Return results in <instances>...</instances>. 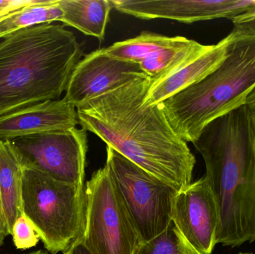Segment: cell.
<instances>
[{"instance_id": "3", "label": "cell", "mask_w": 255, "mask_h": 254, "mask_svg": "<svg viewBox=\"0 0 255 254\" xmlns=\"http://www.w3.org/2000/svg\"><path fill=\"white\" fill-rule=\"evenodd\" d=\"M83 46L64 25L23 28L0 42V116L60 99Z\"/></svg>"}, {"instance_id": "16", "label": "cell", "mask_w": 255, "mask_h": 254, "mask_svg": "<svg viewBox=\"0 0 255 254\" xmlns=\"http://www.w3.org/2000/svg\"><path fill=\"white\" fill-rule=\"evenodd\" d=\"M61 22L103 41L111 10L109 0H58Z\"/></svg>"}, {"instance_id": "28", "label": "cell", "mask_w": 255, "mask_h": 254, "mask_svg": "<svg viewBox=\"0 0 255 254\" xmlns=\"http://www.w3.org/2000/svg\"><path fill=\"white\" fill-rule=\"evenodd\" d=\"M244 254V253H241V254Z\"/></svg>"}, {"instance_id": "6", "label": "cell", "mask_w": 255, "mask_h": 254, "mask_svg": "<svg viewBox=\"0 0 255 254\" xmlns=\"http://www.w3.org/2000/svg\"><path fill=\"white\" fill-rule=\"evenodd\" d=\"M106 152V166L141 243L152 240L172 222L177 191L114 149Z\"/></svg>"}, {"instance_id": "24", "label": "cell", "mask_w": 255, "mask_h": 254, "mask_svg": "<svg viewBox=\"0 0 255 254\" xmlns=\"http://www.w3.org/2000/svg\"><path fill=\"white\" fill-rule=\"evenodd\" d=\"M64 254H93L87 249L86 246L82 243V240L76 242L74 245L71 246Z\"/></svg>"}, {"instance_id": "5", "label": "cell", "mask_w": 255, "mask_h": 254, "mask_svg": "<svg viewBox=\"0 0 255 254\" xmlns=\"http://www.w3.org/2000/svg\"><path fill=\"white\" fill-rule=\"evenodd\" d=\"M21 207L22 214L50 254L64 253L82 237L83 185L59 181L33 167H23Z\"/></svg>"}, {"instance_id": "13", "label": "cell", "mask_w": 255, "mask_h": 254, "mask_svg": "<svg viewBox=\"0 0 255 254\" xmlns=\"http://www.w3.org/2000/svg\"><path fill=\"white\" fill-rule=\"evenodd\" d=\"M229 36L212 45L208 52L189 63L163 80L150 85L145 96L146 105H156L187 86L199 82L212 73L222 64L227 55Z\"/></svg>"}, {"instance_id": "10", "label": "cell", "mask_w": 255, "mask_h": 254, "mask_svg": "<svg viewBox=\"0 0 255 254\" xmlns=\"http://www.w3.org/2000/svg\"><path fill=\"white\" fill-rule=\"evenodd\" d=\"M172 222L187 243L201 254H211L219 225L217 203L205 177L177 192Z\"/></svg>"}, {"instance_id": "23", "label": "cell", "mask_w": 255, "mask_h": 254, "mask_svg": "<svg viewBox=\"0 0 255 254\" xmlns=\"http://www.w3.org/2000/svg\"><path fill=\"white\" fill-rule=\"evenodd\" d=\"M10 235L7 229V222L4 217V211H3L2 204H1V198H0V247L4 243V239Z\"/></svg>"}, {"instance_id": "2", "label": "cell", "mask_w": 255, "mask_h": 254, "mask_svg": "<svg viewBox=\"0 0 255 254\" xmlns=\"http://www.w3.org/2000/svg\"><path fill=\"white\" fill-rule=\"evenodd\" d=\"M219 215L216 244L255 242V135L247 104L208 124L193 142Z\"/></svg>"}, {"instance_id": "29", "label": "cell", "mask_w": 255, "mask_h": 254, "mask_svg": "<svg viewBox=\"0 0 255 254\" xmlns=\"http://www.w3.org/2000/svg\"><path fill=\"white\" fill-rule=\"evenodd\" d=\"M1 17H2V16H1ZM0 18H1V17H0Z\"/></svg>"}, {"instance_id": "7", "label": "cell", "mask_w": 255, "mask_h": 254, "mask_svg": "<svg viewBox=\"0 0 255 254\" xmlns=\"http://www.w3.org/2000/svg\"><path fill=\"white\" fill-rule=\"evenodd\" d=\"M81 240L93 254H133L141 243L106 166L87 182Z\"/></svg>"}, {"instance_id": "20", "label": "cell", "mask_w": 255, "mask_h": 254, "mask_svg": "<svg viewBox=\"0 0 255 254\" xmlns=\"http://www.w3.org/2000/svg\"><path fill=\"white\" fill-rule=\"evenodd\" d=\"M11 236L15 247L19 250L34 247L40 240L32 225L23 214L15 222Z\"/></svg>"}, {"instance_id": "17", "label": "cell", "mask_w": 255, "mask_h": 254, "mask_svg": "<svg viewBox=\"0 0 255 254\" xmlns=\"http://www.w3.org/2000/svg\"><path fill=\"white\" fill-rule=\"evenodd\" d=\"M62 16L58 0H34L32 4L0 18V39L23 28L61 22Z\"/></svg>"}, {"instance_id": "19", "label": "cell", "mask_w": 255, "mask_h": 254, "mask_svg": "<svg viewBox=\"0 0 255 254\" xmlns=\"http://www.w3.org/2000/svg\"><path fill=\"white\" fill-rule=\"evenodd\" d=\"M133 254H201L193 249L172 222L157 237L140 243Z\"/></svg>"}, {"instance_id": "25", "label": "cell", "mask_w": 255, "mask_h": 254, "mask_svg": "<svg viewBox=\"0 0 255 254\" xmlns=\"http://www.w3.org/2000/svg\"><path fill=\"white\" fill-rule=\"evenodd\" d=\"M247 105L252 113H255V88L247 98Z\"/></svg>"}, {"instance_id": "27", "label": "cell", "mask_w": 255, "mask_h": 254, "mask_svg": "<svg viewBox=\"0 0 255 254\" xmlns=\"http://www.w3.org/2000/svg\"><path fill=\"white\" fill-rule=\"evenodd\" d=\"M253 128H254V132L255 135V113H253Z\"/></svg>"}, {"instance_id": "8", "label": "cell", "mask_w": 255, "mask_h": 254, "mask_svg": "<svg viewBox=\"0 0 255 254\" xmlns=\"http://www.w3.org/2000/svg\"><path fill=\"white\" fill-rule=\"evenodd\" d=\"M23 167H30L65 183L84 185L88 151L83 128L51 131L11 140Z\"/></svg>"}, {"instance_id": "21", "label": "cell", "mask_w": 255, "mask_h": 254, "mask_svg": "<svg viewBox=\"0 0 255 254\" xmlns=\"http://www.w3.org/2000/svg\"><path fill=\"white\" fill-rule=\"evenodd\" d=\"M232 22L233 32L244 35H255V11L238 16Z\"/></svg>"}, {"instance_id": "11", "label": "cell", "mask_w": 255, "mask_h": 254, "mask_svg": "<svg viewBox=\"0 0 255 254\" xmlns=\"http://www.w3.org/2000/svg\"><path fill=\"white\" fill-rule=\"evenodd\" d=\"M146 76L139 64L114 58L103 49H98L85 55L76 65L64 98L76 107L131 81Z\"/></svg>"}, {"instance_id": "12", "label": "cell", "mask_w": 255, "mask_h": 254, "mask_svg": "<svg viewBox=\"0 0 255 254\" xmlns=\"http://www.w3.org/2000/svg\"><path fill=\"white\" fill-rule=\"evenodd\" d=\"M79 124L76 107L65 98L50 100L0 116V140L51 131H67Z\"/></svg>"}, {"instance_id": "26", "label": "cell", "mask_w": 255, "mask_h": 254, "mask_svg": "<svg viewBox=\"0 0 255 254\" xmlns=\"http://www.w3.org/2000/svg\"><path fill=\"white\" fill-rule=\"evenodd\" d=\"M28 254H50V253H49V252H45V251L38 250V251H36V252H31V253Z\"/></svg>"}, {"instance_id": "14", "label": "cell", "mask_w": 255, "mask_h": 254, "mask_svg": "<svg viewBox=\"0 0 255 254\" xmlns=\"http://www.w3.org/2000/svg\"><path fill=\"white\" fill-rule=\"evenodd\" d=\"M23 165L20 155L10 141L0 140V198L9 234L22 216L21 189Z\"/></svg>"}, {"instance_id": "4", "label": "cell", "mask_w": 255, "mask_h": 254, "mask_svg": "<svg viewBox=\"0 0 255 254\" xmlns=\"http://www.w3.org/2000/svg\"><path fill=\"white\" fill-rule=\"evenodd\" d=\"M228 36L227 55L216 70L158 104L187 143L196 141L212 121L247 104L255 88V35Z\"/></svg>"}, {"instance_id": "22", "label": "cell", "mask_w": 255, "mask_h": 254, "mask_svg": "<svg viewBox=\"0 0 255 254\" xmlns=\"http://www.w3.org/2000/svg\"><path fill=\"white\" fill-rule=\"evenodd\" d=\"M34 0H0V17L34 3Z\"/></svg>"}, {"instance_id": "18", "label": "cell", "mask_w": 255, "mask_h": 254, "mask_svg": "<svg viewBox=\"0 0 255 254\" xmlns=\"http://www.w3.org/2000/svg\"><path fill=\"white\" fill-rule=\"evenodd\" d=\"M177 39L178 36L168 37L143 31L133 38L117 42L103 49L107 55L114 58L139 64L155 52L173 44Z\"/></svg>"}, {"instance_id": "1", "label": "cell", "mask_w": 255, "mask_h": 254, "mask_svg": "<svg viewBox=\"0 0 255 254\" xmlns=\"http://www.w3.org/2000/svg\"><path fill=\"white\" fill-rule=\"evenodd\" d=\"M150 85L148 76L139 78L79 104V124L179 192L191 184L196 159L160 105L144 103Z\"/></svg>"}, {"instance_id": "15", "label": "cell", "mask_w": 255, "mask_h": 254, "mask_svg": "<svg viewBox=\"0 0 255 254\" xmlns=\"http://www.w3.org/2000/svg\"><path fill=\"white\" fill-rule=\"evenodd\" d=\"M211 46L201 44L195 40L178 36L175 43L153 54L139 64L141 70L151 79L159 82L175 73L205 52Z\"/></svg>"}, {"instance_id": "9", "label": "cell", "mask_w": 255, "mask_h": 254, "mask_svg": "<svg viewBox=\"0 0 255 254\" xmlns=\"http://www.w3.org/2000/svg\"><path fill=\"white\" fill-rule=\"evenodd\" d=\"M121 13L142 19H166L184 23L238 16L255 11V0H111Z\"/></svg>"}]
</instances>
